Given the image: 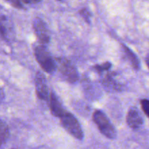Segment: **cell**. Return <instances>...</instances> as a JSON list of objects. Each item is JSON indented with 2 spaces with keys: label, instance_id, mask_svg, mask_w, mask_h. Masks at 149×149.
I'll return each mask as SVG.
<instances>
[{
  "label": "cell",
  "instance_id": "obj_15",
  "mask_svg": "<svg viewBox=\"0 0 149 149\" xmlns=\"http://www.w3.org/2000/svg\"><path fill=\"white\" fill-rule=\"evenodd\" d=\"M141 104L143 111L149 119V100H148V99H143V100H141Z\"/></svg>",
  "mask_w": 149,
  "mask_h": 149
},
{
  "label": "cell",
  "instance_id": "obj_8",
  "mask_svg": "<svg viewBox=\"0 0 149 149\" xmlns=\"http://www.w3.org/2000/svg\"><path fill=\"white\" fill-rule=\"evenodd\" d=\"M127 124L131 129L137 130L143 125V118L138 109L135 107L131 108L127 115Z\"/></svg>",
  "mask_w": 149,
  "mask_h": 149
},
{
  "label": "cell",
  "instance_id": "obj_12",
  "mask_svg": "<svg viewBox=\"0 0 149 149\" xmlns=\"http://www.w3.org/2000/svg\"><path fill=\"white\" fill-rule=\"evenodd\" d=\"M10 135L9 127L6 122L0 119V146L4 145Z\"/></svg>",
  "mask_w": 149,
  "mask_h": 149
},
{
  "label": "cell",
  "instance_id": "obj_16",
  "mask_svg": "<svg viewBox=\"0 0 149 149\" xmlns=\"http://www.w3.org/2000/svg\"><path fill=\"white\" fill-rule=\"evenodd\" d=\"M12 6L17 9H23L24 8V5L22 1H10Z\"/></svg>",
  "mask_w": 149,
  "mask_h": 149
},
{
  "label": "cell",
  "instance_id": "obj_6",
  "mask_svg": "<svg viewBox=\"0 0 149 149\" xmlns=\"http://www.w3.org/2000/svg\"><path fill=\"white\" fill-rule=\"evenodd\" d=\"M35 90L37 97L42 100H49V94L48 93L47 84L45 75L38 71L35 76Z\"/></svg>",
  "mask_w": 149,
  "mask_h": 149
},
{
  "label": "cell",
  "instance_id": "obj_4",
  "mask_svg": "<svg viewBox=\"0 0 149 149\" xmlns=\"http://www.w3.org/2000/svg\"><path fill=\"white\" fill-rule=\"evenodd\" d=\"M61 119V123L63 127L74 138L78 140H82L84 138L81 127L77 118L69 112H65V114Z\"/></svg>",
  "mask_w": 149,
  "mask_h": 149
},
{
  "label": "cell",
  "instance_id": "obj_19",
  "mask_svg": "<svg viewBox=\"0 0 149 149\" xmlns=\"http://www.w3.org/2000/svg\"><path fill=\"white\" fill-rule=\"evenodd\" d=\"M1 92H0V97H1Z\"/></svg>",
  "mask_w": 149,
  "mask_h": 149
},
{
  "label": "cell",
  "instance_id": "obj_3",
  "mask_svg": "<svg viewBox=\"0 0 149 149\" xmlns=\"http://www.w3.org/2000/svg\"><path fill=\"white\" fill-rule=\"evenodd\" d=\"M57 68L64 80L71 84H74L79 80V73L75 65L68 59L58 58L56 59Z\"/></svg>",
  "mask_w": 149,
  "mask_h": 149
},
{
  "label": "cell",
  "instance_id": "obj_10",
  "mask_svg": "<svg viewBox=\"0 0 149 149\" xmlns=\"http://www.w3.org/2000/svg\"><path fill=\"white\" fill-rule=\"evenodd\" d=\"M123 51L125 53V57L127 58V61L130 63L131 66L134 68L135 70L138 71L141 68V63H140L139 59H138V56L135 54V52L130 49L127 46L123 45Z\"/></svg>",
  "mask_w": 149,
  "mask_h": 149
},
{
  "label": "cell",
  "instance_id": "obj_14",
  "mask_svg": "<svg viewBox=\"0 0 149 149\" xmlns=\"http://www.w3.org/2000/svg\"><path fill=\"white\" fill-rule=\"evenodd\" d=\"M79 13L81 15V17L84 18V20H85L87 23H90V18H91L92 17V13L88 9L84 7V8L81 9V10H80Z\"/></svg>",
  "mask_w": 149,
  "mask_h": 149
},
{
  "label": "cell",
  "instance_id": "obj_9",
  "mask_svg": "<svg viewBox=\"0 0 149 149\" xmlns=\"http://www.w3.org/2000/svg\"><path fill=\"white\" fill-rule=\"evenodd\" d=\"M49 108H50L51 113L53 116L56 117L61 118L66 111L64 110L61 101L58 99V96L53 93L51 92L49 96Z\"/></svg>",
  "mask_w": 149,
  "mask_h": 149
},
{
  "label": "cell",
  "instance_id": "obj_11",
  "mask_svg": "<svg viewBox=\"0 0 149 149\" xmlns=\"http://www.w3.org/2000/svg\"><path fill=\"white\" fill-rule=\"evenodd\" d=\"M113 77L114 76H113V74H108L105 77V78L102 80V83H103L105 87H108V88L111 89L113 90H116V91H120L122 90V85L118 82H116Z\"/></svg>",
  "mask_w": 149,
  "mask_h": 149
},
{
  "label": "cell",
  "instance_id": "obj_18",
  "mask_svg": "<svg viewBox=\"0 0 149 149\" xmlns=\"http://www.w3.org/2000/svg\"><path fill=\"white\" fill-rule=\"evenodd\" d=\"M146 63L147 66H148V68H149V56H148L146 58Z\"/></svg>",
  "mask_w": 149,
  "mask_h": 149
},
{
  "label": "cell",
  "instance_id": "obj_1",
  "mask_svg": "<svg viewBox=\"0 0 149 149\" xmlns=\"http://www.w3.org/2000/svg\"><path fill=\"white\" fill-rule=\"evenodd\" d=\"M33 52L36 61L45 72L52 74L56 71V61L53 59L45 45L42 44L35 45L33 47Z\"/></svg>",
  "mask_w": 149,
  "mask_h": 149
},
{
  "label": "cell",
  "instance_id": "obj_13",
  "mask_svg": "<svg viewBox=\"0 0 149 149\" xmlns=\"http://www.w3.org/2000/svg\"><path fill=\"white\" fill-rule=\"evenodd\" d=\"M111 68V63L110 62H106L103 64H100V65L97 64V65H94L93 67L94 71L99 73V74H101L106 71H109Z\"/></svg>",
  "mask_w": 149,
  "mask_h": 149
},
{
  "label": "cell",
  "instance_id": "obj_7",
  "mask_svg": "<svg viewBox=\"0 0 149 149\" xmlns=\"http://www.w3.org/2000/svg\"><path fill=\"white\" fill-rule=\"evenodd\" d=\"M14 27L11 20L5 15H0V36L5 41L14 38Z\"/></svg>",
  "mask_w": 149,
  "mask_h": 149
},
{
  "label": "cell",
  "instance_id": "obj_5",
  "mask_svg": "<svg viewBox=\"0 0 149 149\" xmlns=\"http://www.w3.org/2000/svg\"><path fill=\"white\" fill-rule=\"evenodd\" d=\"M33 28L36 37L42 45H47L50 41V36L46 23L40 17H36L33 22Z\"/></svg>",
  "mask_w": 149,
  "mask_h": 149
},
{
  "label": "cell",
  "instance_id": "obj_2",
  "mask_svg": "<svg viewBox=\"0 0 149 149\" xmlns=\"http://www.w3.org/2000/svg\"><path fill=\"white\" fill-rule=\"evenodd\" d=\"M93 119L100 132L109 139H114L116 132L108 116L100 110H96L93 113Z\"/></svg>",
  "mask_w": 149,
  "mask_h": 149
},
{
  "label": "cell",
  "instance_id": "obj_17",
  "mask_svg": "<svg viewBox=\"0 0 149 149\" xmlns=\"http://www.w3.org/2000/svg\"><path fill=\"white\" fill-rule=\"evenodd\" d=\"M23 1V4H37V3L39 2V1H36V0H32V1H31V0H28V1H26V0H24V1Z\"/></svg>",
  "mask_w": 149,
  "mask_h": 149
}]
</instances>
